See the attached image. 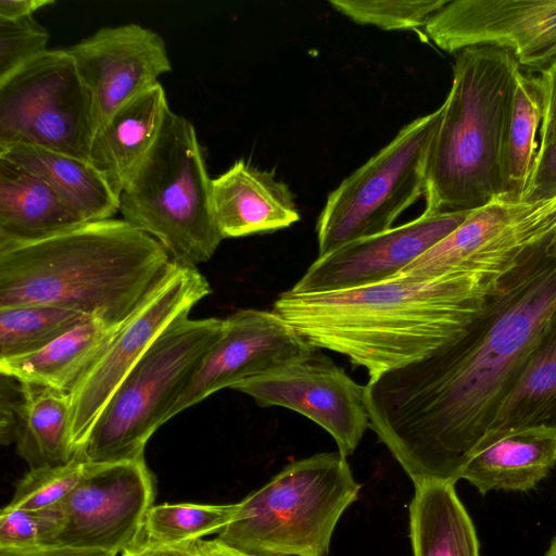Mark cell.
<instances>
[{
	"mask_svg": "<svg viewBox=\"0 0 556 556\" xmlns=\"http://www.w3.org/2000/svg\"><path fill=\"white\" fill-rule=\"evenodd\" d=\"M122 325L91 318L35 352L0 359V374L71 392Z\"/></svg>",
	"mask_w": 556,
	"mask_h": 556,
	"instance_id": "7402d4cb",
	"label": "cell"
},
{
	"mask_svg": "<svg viewBox=\"0 0 556 556\" xmlns=\"http://www.w3.org/2000/svg\"><path fill=\"white\" fill-rule=\"evenodd\" d=\"M212 292L194 266L172 260L164 279L121 326L76 382L71 394L72 444L76 456L121 382L159 336Z\"/></svg>",
	"mask_w": 556,
	"mask_h": 556,
	"instance_id": "30bf717a",
	"label": "cell"
},
{
	"mask_svg": "<svg viewBox=\"0 0 556 556\" xmlns=\"http://www.w3.org/2000/svg\"><path fill=\"white\" fill-rule=\"evenodd\" d=\"M540 135L541 142L523 201L534 202L556 194V124Z\"/></svg>",
	"mask_w": 556,
	"mask_h": 556,
	"instance_id": "d6a6232c",
	"label": "cell"
},
{
	"mask_svg": "<svg viewBox=\"0 0 556 556\" xmlns=\"http://www.w3.org/2000/svg\"><path fill=\"white\" fill-rule=\"evenodd\" d=\"M14 444L29 469L63 465L76 457L70 392L21 382Z\"/></svg>",
	"mask_w": 556,
	"mask_h": 556,
	"instance_id": "d4e9b609",
	"label": "cell"
},
{
	"mask_svg": "<svg viewBox=\"0 0 556 556\" xmlns=\"http://www.w3.org/2000/svg\"><path fill=\"white\" fill-rule=\"evenodd\" d=\"M91 318L78 311L48 305L0 308V359L35 352Z\"/></svg>",
	"mask_w": 556,
	"mask_h": 556,
	"instance_id": "4316f807",
	"label": "cell"
},
{
	"mask_svg": "<svg viewBox=\"0 0 556 556\" xmlns=\"http://www.w3.org/2000/svg\"><path fill=\"white\" fill-rule=\"evenodd\" d=\"M48 30L33 16L0 18V83L46 52Z\"/></svg>",
	"mask_w": 556,
	"mask_h": 556,
	"instance_id": "1f68e13d",
	"label": "cell"
},
{
	"mask_svg": "<svg viewBox=\"0 0 556 556\" xmlns=\"http://www.w3.org/2000/svg\"><path fill=\"white\" fill-rule=\"evenodd\" d=\"M519 66L492 46L456 53L427 159L425 213L471 212L501 198L502 143Z\"/></svg>",
	"mask_w": 556,
	"mask_h": 556,
	"instance_id": "277c9868",
	"label": "cell"
},
{
	"mask_svg": "<svg viewBox=\"0 0 556 556\" xmlns=\"http://www.w3.org/2000/svg\"><path fill=\"white\" fill-rule=\"evenodd\" d=\"M0 377V442L9 445L15 441L21 382L3 374Z\"/></svg>",
	"mask_w": 556,
	"mask_h": 556,
	"instance_id": "836d02e7",
	"label": "cell"
},
{
	"mask_svg": "<svg viewBox=\"0 0 556 556\" xmlns=\"http://www.w3.org/2000/svg\"><path fill=\"white\" fill-rule=\"evenodd\" d=\"M154 494V479L144 458L85 462L80 480L59 505L62 522L48 545L123 554L142 540Z\"/></svg>",
	"mask_w": 556,
	"mask_h": 556,
	"instance_id": "8fae6325",
	"label": "cell"
},
{
	"mask_svg": "<svg viewBox=\"0 0 556 556\" xmlns=\"http://www.w3.org/2000/svg\"><path fill=\"white\" fill-rule=\"evenodd\" d=\"M85 223L42 179L0 157V243L34 241Z\"/></svg>",
	"mask_w": 556,
	"mask_h": 556,
	"instance_id": "44dd1931",
	"label": "cell"
},
{
	"mask_svg": "<svg viewBox=\"0 0 556 556\" xmlns=\"http://www.w3.org/2000/svg\"><path fill=\"white\" fill-rule=\"evenodd\" d=\"M409 505L414 556H480L472 520L458 498L455 482H415Z\"/></svg>",
	"mask_w": 556,
	"mask_h": 556,
	"instance_id": "cb8c5ba5",
	"label": "cell"
},
{
	"mask_svg": "<svg viewBox=\"0 0 556 556\" xmlns=\"http://www.w3.org/2000/svg\"><path fill=\"white\" fill-rule=\"evenodd\" d=\"M555 307L556 230L462 337L369 379L370 428L413 482L459 480Z\"/></svg>",
	"mask_w": 556,
	"mask_h": 556,
	"instance_id": "6da1fadb",
	"label": "cell"
},
{
	"mask_svg": "<svg viewBox=\"0 0 556 556\" xmlns=\"http://www.w3.org/2000/svg\"><path fill=\"white\" fill-rule=\"evenodd\" d=\"M448 0H330L331 7L357 24L381 29H416Z\"/></svg>",
	"mask_w": 556,
	"mask_h": 556,
	"instance_id": "f1b7e54d",
	"label": "cell"
},
{
	"mask_svg": "<svg viewBox=\"0 0 556 556\" xmlns=\"http://www.w3.org/2000/svg\"><path fill=\"white\" fill-rule=\"evenodd\" d=\"M224 328L225 318L184 317L165 329L113 393L77 456L91 464L144 458L149 439Z\"/></svg>",
	"mask_w": 556,
	"mask_h": 556,
	"instance_id": "52a82bcc",
	"label": "cell"
},
{
	"mask_svg": "<svg viewBox=\"0 0 556 556\" xmlns=\"http://www.w3.org/2000/svg\"><path fill=\"white\" fill-rule=\"evenodd\" d=\"M66 51L89 92L94 132L172 70L163 38L136 23L101 27Z\"/></svg>",
	"mask_w": 556,
	"mask_h": 556,
	"instance_id": "9a60e30c",
	"label": "cell"
},
{
	"mask_svg": "<svg viewBox=\"0 0 556 556\" xmlns=\"http://www.w3.org/2000/svg\"><path fill=\"white\" fill-rule=\"evenodd\" d=\"M7 159L42 179L87 223L112 218L119 198L88 162L35 146L0 147Z\"/></svg>",
	"mask_w": 556,
	"mask_h": 556,
	"instance_id": "603a6c76",
	"label": "cell"
},
{
	"mask_svg": "<svg viewBox=\"0 0 556 556\" xmlns=\"http://www.w3.org/2000/svg\"><path fill=\"white\" fill-rule=\"evenodd\" d=\"M541 122L540 77L526 73L519 66L503 136L500 199L523 201L539 150L536 135Z\"/></svg>",
	"mask_w": 556,
	"mask_h": 556,
	"instance_id": "484cf974",
	"label": "cell"
},
{
	"mask_svg": "<svg viewBox=\"0 0 556 556\" xmlns=\"http://www.w3.org/2000/svg\"><path fill=\"white\" fill-rule=\"evenodd\" d=\"M84 468L85 462L76 456L63 465L29 469L8 505L29 510L58 507L76 486Z\"/></svg>",
	"mask_w": 556,
	"mask_h": 556,
	"instance_id": "f546056e",
	"label": "cell"
},
{
	"mask_svg": "<svg viewBox=\"0 0 556 556\" xmlns=\"http://www.w3.org/2000/svg\"><path fill=\"white\" fill-rule=\"evenodd\" d=\"M161 83L119 108L93 135L89 163L119 194L156 141L169 111Z\"/></svg>",
	"mask_w": 556,
	"mask_h": 556,
	"instance_id": "ac0fdd59",
	"label": "cell"
},
{
	"mask_svg": "<svg viewBox=\"0 0 556 556\" xmlns=\"http://www.w3.org/2000/svg\"><path fill=\"white\" fill-rule=\"evenodd\" d=\"M61 522L59 506L29 510L7 505L0 513V551H25L48 545Z\"/></svg>",
	"mask_w": 556,
	"mask_h": 556,
	"instance_id": "4dcf8cb0",
	"label": "cell"
},
{
	"mask_svg": "<svg viewBox=\"0 0 556 556\" xmlns=\"http://www.w3.org/2000/svg\"><path fill=\"white\" fill-rule=\"evenodd\" d=\"M123 556H200L197 541L184 543H159L141 540L126 549Z\"/></svg>",
	"mask_w": 556,
	"mask_h": 556,
	"instance_id": "e575fe53",
	"label": "cell"
},
{
	"mask_svg": "<svg viewBox=\"0 0 556 556\" xmlns=\"http://www.w3.org/2000/svg\"><path fill=\"white\" fill-rule=\"evenodd\" d=\"M232 389L248 394L261 407L281 406L304 415L333 438L345 457L354 453L370 427L365 386L317 351Z\"/></svg>",
	"mask_w": 556,
	"mask_h": 556,
	"instance_id": "4fadbf2b",
	"label": "cell"
},
{
	"mask_svg": "<svg viewBox=\"0 0 556 556\" xmlns=\"http://www.w3.org/2000/svg\"><path fill=\"white\" fill-rule=\"evenodd\" d=\"M200 556H247L225 544L217 539L197 541Z\"/></svg>",
	"mask_w": 556,
	"mask_h": 556,
	"instance_id": "f35d334b",
	"label": "cell"
},
{
	"mask_svg": "<svg viewBox=\"0 0 556 556\" xmlns=\"http://www.w3.org/2000/svg\"><path fill=\"white\" fill-rule=\"evenodd\" d=\"M441 116L442 105L403 126L328 194L316 224L318 256L391 229L424 197L427 159Z\"/></svg>",
	"mask_w": 556,
	"mask_h": 556,
	"instance_id": "ba28073f",
	"label": "cell"
},
{
	"mask_svg": "<svg viewBox=\"0 0 556 556\" xmlns=\"http://www.w3.org/2000/svg\"><path fill=\"white\" fill-rule=\"evenodd\" d=\"M317 348L275 311L238 309L225 318L219 340L203 357L165 420L213 393L311 357Z\"/></svg>",
	"mask_w": 556,
	"mask_h": 556,
	"instance_id": "5bb4252c",
	"label": "cell"
},
{
	"mask_svg": "<svg viewBox=\"0 0 556 556\" xmlns=\"http://www.w3.org/2000/svg\"><path fill=\"white\" fill-rule=\"evenodd\" d=\"M531 428L556 431V307L477 448L506 433Z\"/></svg>",
	"mask_w": 556,
	"mask_h": 556,
	"instance_id": "ffe728a7",
	"label": "cell"
},
{
	"mask_svg": "<svg viewBox=\"0 0 556 556\" xmlns=\"http://www.w3.org/2000/svg\"><path fill=\"white\" fill-rule=\"evenodd\" d=\"M53 3L54 0H0V18L20 20L29 17L39 9Z\"/></svg>",
	"mask_w": 556,
	"mask_h": 556,
	"instance_id": "74e56055",
	"label": "cell"
},
{
	"mask_svg": "<svg viewBox=\"0 0 556 556\" xmlns=\"http://www.w3.org/2000/svg\"><path fill=\"white\" fill-rule=\"evenodd\" d=\"M238 503H176L153 505L143 527L142 540L159 543H184L219 533L232 519Z\"/></svg>",
	"mask_w": 556,
	"mask_h": 556,
	"instance_id": "83f0119b",
	"label": "cell"
},
{
	"mask_svg": "<svg viewBox=\"0 0 556 556\" xmlns=\"http://www.w3.org/2000/svg\"><path fill=\"white\" fill-rule=\"evenodd\" d=\"M540 83L542 92L540 132H543L556 124V62L541 72Z\"/></svg>",
	"mask_w": 556,
	"mask_h": 556,
	"instance_id": "d590c367",
	"label": "cell"
},
{
	"mask_svg": "<svg viewBox=\"0 0 556 556\" xmlns=\"http://www.w3.org/2000/svg\"><path fill=\"white\" fill-rule=\"evenodd\" d=\"M359 491L345 456L318 453L288 464L240 501L216 539L247 556H327Z\"/></svg>",
	"mask_w": 556,
	"mask_h": 556,
	"instance_id": "5b68a950",
	"label": "cell"
},
{
	"mask_svg": "<svg viewBox=\"0 0 556 556\" xmlns=\"http://www.w3.org/2000/svg\"><path fill=\"white\" fill-rule=\"evenodd\" d=\"M0 556H116L115 554L63 545H45L25 551H0Z\"/></svg>",
	"mask_w": 556,
	"mask_h": 556,
	"instance_id": "8d00e7d4",
	"label": "cell"
},
{
	"mask_svg": "<svg viewBox=\"0 0 556 556\" xmlns=\"http://www.w3.org/2000/svg\"><path fill=\"white\" fill-rule=\"evenodd\" d=\"M424 29L448 53L492 46L531 71L556 62V0H448Z\"/></svg>",
	"mask_w": 556,
	"mask_h": 556,
	"instance_id": "7c38bea8",
	"label": "cell"
},
{
	"mask_svg": "<svg viewBox=\"0 0 556 556\" xmlns=\"http://www.w3.org/2000/svg\"><path fill=\"white\" fill-rule=\"evenodd\" d=\"M545 556H556V535L552 539Z\"/></svg>",
	"mask_w": 556,
	"mask_h": 556,
	"instance_id": "ab89813d",
	"label": "cell"
},
{
	"mask_svg": "<svg viewBox=\"0 0 556 556\" xmlns=\"http://www.w3.org/2000/svg\"><path fill=\"white\" fill-rule=\"evenodd\" d=\"M194 125L168 111L161 132L119 194L123 219L157 240L177 263L207 262L223 238Z\"/></svg>",
	"mask_w": 556,
	"mask_h": 556,
	"instance_id": "8992f818",
	"label": "cell"
},
{
	"mask_svg": "<svg viewBox=\"0 0 556 556\" xmlns=\"http://www.w3.org/2000/svg\"><path fill=\"white\" fill-rule=\"evenodd\" d=\"M170 264L157 240L123 218L0 243V308L55 306L118 326L164 279Z\"/></svg>",
	"mask_w": 556,
	"mask_h": 556,
	"instance_id": "3957f363",
	"label": "cell"
},
{
	"mask_svg": "<svg viewBox=\"0 0 556 556\" xmlns=\"http://www.w3.org/2000/svg\"><path fill=\"white\" fill-rule=\"evenodd\" d=\"M211 204L223 239L277 231L300 219L289 187L242 159L212 178Z\"/></svg>",
	"mask_w": 556,
	"mask_h": 556,
	"instance_id": "e0dca14e",
	"label": "cell"
},
{
	"mask_svg": "<svg viewBox=\"0 0 556 556\" xmlns=\"http://www.w3.org/2000/svg\"><path fill=\"white\" fill-rule=\"evenodd\" d=\"M556 465V431L531 428L506 433L480 445L463 468L459 479L481 495L491 491L527 492Z\"/></svg>",
	"mask_w": 556,
	"mask_h": 556,
	"instance_id": "d6986e66",
	"label": "cell"
},
{
	"mask_svg": "<svg viewBox=\"0 0 556 556\" xmlns=\"http://www.w3.org/2000/svg\"><path fill=\"white\" fill-rule=\"evenodd\" d=\"M91 100L66 49L47 50L0 83V147L26 144L89 162Z\"/></svg>",
	"mask_w": 556,
	"mask_h": 556,
	"instance_id": "9c48e42d",
	"label": "cell"
},
{
	"mask_svg": "<svg viewBox=\"0 0 556 556\" xmlns=\"http://www.w3.org/2000/svg\"><path fill=\"white\" fill-rule=\"evenodd\" d=\"M528 253L514 265L476 273L325 293L288 290L273 311L312 345L346 356L372 379L462 337L516 278Z\"/></svg>",
	"mask_w": 556,
	"mask_h": 556,
	"instance_id": "7a4b0ae2",
	"label": "cell"
},
{
	"mask_svg": "<svg viewBox=\"0 0 556 556\" xmlns=\"http://www.w3.org/2000/svg\"><path fill=\"white\" fill-rule=\"evenodd\" d=\"M469 213L424 212L408 223L344 244L318 256L290 291L336 292L387 281L454 231Z\"/></svg>",
	"mask_w": 556,
	"mask_h": 556,
	"instance_id": "2e32d148",
	"label": "cell"
}]
</instances>
